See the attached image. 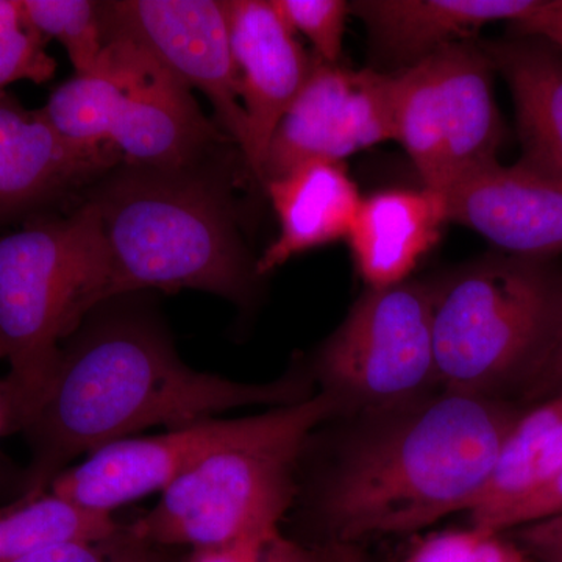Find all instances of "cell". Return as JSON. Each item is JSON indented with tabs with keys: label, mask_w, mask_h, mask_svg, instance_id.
<instances>
[{
	"label": "cell",
	"mask_w": 562,
	"mask_h": 562,
	"mask_svg": "<svg viewBox=\"0 0 562 562\" xmlns=\"http://www.w3.org/2000/svg\"><path fill=\"white\" fill-rule=\"evenodd\" d=\"M313 395L299 372L258 384L188 368L160 325L144 317L95 322L61 347L49 386L20 431L31 450L24 497L47 492L81 454L147 428L176 430L241 406L279 408Z\"/></svg>",
	"instance_id": "1"
},
{
	"label": "cell",
	"mask_w": 562,
	"mask_h": 562,
	"mask_svg": "<svg viewBox=\"0 0 562 562\" xmlns=\"http://www.w3.org/2000/svg\"><path fill=\"white\" fill-rule=\"evenodd\" d=\"M513 424L487 395L449 391L380 422L355 439L322 491L335 541L405 535L468 512Z\"/></svg>",
	"instance_id": "2"
},
{
	"label": "cell",
	"mask_w": 562,
	"mask_h": 562,
	"mask_svg": "<svg viewBox=\"0 0 562 562\" xmlns=\"http://www.w3.org/2000/svg\"><path fill=\"white\" fill-rule=\"evenodd\" d=\"M211 161L149 168L122 161L88 188L102 254L99 306L143 290H195L247 303L260 279L231 190Z\"/></svg>",
	"instance_id": "3"
},
{
	"label": "cell",
	"mask_w": 562,
	"mask_h": 562,
	"mask_svg": "<svg viewBox=\"0 0 562 562\" xmlns=\"http://www.w3.org/2000/svg\"><path fill=\"white\" fill-rule=\"evenodd\" d=\"M102 254L87 202L69 216L41 214L0 235V360L18 408V432L60 360L61 341L99 306Z\"/></svg>",
	"instance_id": "4"
},
{
	"label": "cell",
	"mask_w": 562,
	"mask_h": 562,
	"mask_svg": "<svg viewBox=\"0 0 562 562\" xmlns=\"http://www.w3.org/2000/svg\"><path fill=\"white\" fill-rule=\"evenodd\" d=\"M550 260L491 255L432 283L436 379L446 391L486 395L549 357L562 317Z\"/></svg>",
	"instance_id": "5"
},
{
	"label": "cell",
	"mask_w": 562,
	"mask_h": 562,
	"mask_svg": "<svg viewBox=\"0 0 562 562\" xmlns=\"http://www.w3.org/2000/svg\"><path fill=\"white\" fill-rule=\"evenodd\" d=\"M322 391L292 406L277 430L213 454L160 492L157 505L127 525L149 546L211 549L280 531L297 494L295 471L312 432L341 412Z\"/></svg>",
	"instance_id": "6"
},
{
	"label": "cell",
	"mask_w": 562,
	"mask_h": 562,
	"mask_svg": "<svg viewBox=\"0 0 562 562\" xmlns=\"http://www.w3.org/2000/svg\"><path fill=\"white\" fill-rule=\"evenodd\" d=\"M41 111L63 138L111 147L127 165H201L225 139L190 88L149 52L124 40L106 41L98 76L66 80Z\"/></svg>",
	"instance_id": "7"
},
{
	"label": "cell",
	"mask_w": 562,
	"mask_h": 562,
	"mask_svg": "<svg viewBox=\"0 0 562 562\" xmlns=\"http://www.w3.org/2000/svg\"><path fill=\"white\" fill-rule=\"evenodd\" d=\"M492 72L482 44L471 40L391 74L395 140L412 158L425 190L443 194L498 162L503 124Z\"/></svg>",
	"instance_id": "8"
},
{
	"label": "cell",
	"mask_w": 562,
	"mask_h": 562,
	"mask_svg": "<svg viewBox=\"0 0 562 562\" xmlns=\"http://www.w3.org/2000/svg\"><path fill=\"white\" fill-rule=\"evenodd\" d=\"M324 391L366 408L413 401L436 379L432 283L369 288L351 306L316 362Z\"/></svg>",
	"instance_id": "9"
},
{
	"label": "cell",
	"mask_w": 562,
	"mask_h": 562,
	"mask_svg": "<svg viewBox=\"0 0 562 562\" xmlns=\"http://www.w3.org/2000/svg\"><path fill=\"white\" fill-rule=\"evenodd\" d=\"M294 405L241 419L216 417L157 436L122 439L66 469L47 491L88 512L113 514L120 506L165 491L213 454L277 430Z\"/></svg>",
	"instance_id": "10"
},
{
	"label": "cell",
	"mask_w": 562,
	"mask_h": 562,
	"mask_svg": "<svg viewBox=\"0 0 562 562\" xmlns=\"http://www.w3.org/2000/svg\"><path fill=\"white\" fill-rule=\"evenodd\" d=\"M105 40L149 52L213 106L221 132L246 154L249 125L233 66L227 0H114L102 2Z\"/></svg>",
	"instance_id": "11"
},
{
	"label": "cell",
	"mask_w": 562,
	"mask_h": 562,
	"mask_svg": "<svg viewBox=\"0 0 562 562\" xmlns=\"http://www.w3.org/2000/svg\"><path fill=\"white\" fill-rule=\"evenodd\" d=\"M390 139H395L391 74L314 57L305 87L273 133L260 183L306 162H342Z\"/></svg>",
	"instance_id": "12"
},
{
	"label": "cell",
	"mask_w": 562,
	"mask_h": 562,
	"mask_svg": "<svg viewBox=\"0 0 562 562\" xmlns=\"http://www.w3.org/2000/svg\"><path fill=\"white\" fill-rule=\"evenodd\" d=\"M121 162L111 147L63 138L41 109L0 92V225L50 213Z\"/></svg>",
	"instance_id": "13"
},
{
	"label": "cell",
	"mask_w": 562,
	"mask_h": 562,
	"mask_svg": "<svg viewBox=\"0 0 562 562\" xmlns=\"http://www.w3.org/2000/svg\"><path fill=\"white\" fill-rule=\"evenodd\" d=\"M239 99L249 125L247 168L261 181L273 133L314 66L272 0H227Z\"/></svg>",
	"instance_id": "14"
},
{
	"label": "cell",
	"mask_w": 562,
	"mask_h": 562,
	"mask_svg": "<svg viewBox=\"0 0 562 562\" xmlns=\"http://www.w3.org/2000/svg\"><path fill=\"white\" fill-rule=\"evenodd\" d=\"M447 222L517 257L562 254V184L524 166H487L443 192Z\"/></svg>",
	"instance_id": "15"
},
{
	"label": "cell",
	"mask_w": 562,
	"mask_h": 562,
	"mask_svg": "<svg viewBox=\"0 0 562 562\" xmlns=\"http://www.w3.org/2000/svg\"><path fill=\"white\" fill-rule=\"evenodd\" d=\"M539 0H357L350 13L366 25L376 57L398 70L443 46L471 41L486 25L525 20Z\"/></svg>",
	"instance_id": "16"
},
{
	"label": "cell",
	"mask_w": 562,
	"mask_h": 562,
	"mask_svg": "<svg viewBox=\"0 0 562 562\" xmlns=\"http://www.w3.org/2000/svg\"><path fill=\"white\" fill-rule=\"evenodd\" d=\"M443 224L439 192L390 190L362 199L347 236L358 272L369 288L403 283L439 241Z\"/></svg>",
	"instance_id": "17"
},
{
	"label": "cell",
	"mask_w": 562,
	"mask_h": 562,
	"mask_svg": "<svg viewBox=\"0 0 562 562\" xmlns=\"http://www.w3.org/2000/svg\"><path fill=\"white\" fill-rule=\"evenodd\" d=\"M508 83L522 158L517 165L562 184V54L536 36L482 44Z\"/></svg>",
	"instance_id": "18"
},
{
	"label": "cell",
	"mask_w": 562,
	"mask_h": 562,
	"mask_svg": "<svg viewBox=\"0 0 562 562\" xmlns=\"http://www.w3.org/2000/svg\"><path fill=\"white\" fill-rule=\"evenodd\" d=\"M265 188L280 233L257 261L258 277L295 255L347 238L362 201L342 162H306Z\"/></svg>",
	"instance_id": "19"
},
{
	"label": "cell",
	"mask_w": 562,
	"mask_h": 562,
	"mask_svg": "<svg viewBox=\"0 0 562 562\" xmlns=\"http://www.w3.org/2000/svg\"><path fill=\"white\" fill-rule=\"evenodd\" d=\"M561 469L562 394L514 420L486 483L469 505L473 527H486L552 482Z\"/></svg>",
	"instance_id": "20"
},
{
	"label": "cell",
	"mask_w": 562,
	"mask_h": 562,
	"mask_svg": "<svg viewBox=\"0 0 562 562\" xmlns=\"http://www.w3.org/2000/svg\"><path fill=\"white\" fill-rule=\"evenodd\" d=\"M122 528L113 514L88 512L50 491L21 497L0 509V562H11L50 543L111 538Z\"/></svg>",
	"instance_id": "21"
},
{
	"label": "cell",
	"mask_w": 562,
	"mask_h": 562,
	"mask_svg": "<svg viewBox=\"0 0 562 562\" xmlns=\"http://www.w3.org/2000/svg\"><path fill=\"white\" fill-rule=\"evenodd\" d=\"M29 24L44 40L60 41L76 76H98L105 58L102 2L92 0H21Z\"/></svg>",
	"instance_id": "22"
},
{
	"label": "cell",
	"mask_w": 562,
	"mask_h": 562,
	"mask_svg": "<svg viewBox=\"0 0 562 562\" xmlns=\"http://www.w3.org/2000/svg\"><path fill=\"white\" fill-rule=\"evenodd\" d=\"M46 43L29 24L21 0H0V92L16 81L44 83L55 76Z\"/></svg>",
	"instance_id": "23"
},
{
	"label": "cell",
	"mask_w": 562,
	"mask_h": 562,
	"mask_svg": "<svg viewBox=\"0 0 562 562\" xmlns=\"http://www.w3.org/2000/svg\"><path fill=\"white\" fill-rule=\"evenodd\" d=\"M280 16L294 33H302L314 47V57L338 65L342 54L350 3L344 0H272Z\"/></svg>",
	"instance_id": "24"
},
{
	"label": "cell",
	"mask_w": 562,
	"mask_h": 562,
	"mask_svg": "<svg viewBox=\"0 0 562 562\" xmlns=\"http://www.w3.org/2000/svg\"><path fill=\"white\" fill-rule=\"evenodd\" d=\"M405 562H531L501 532L473 527L438 532L424 539Z\"/></svg>",
	"instance_id": "25"
},
{
	"label": "cell",
	"mask_w": 562,
	"mask_h": 562,
	"mask_svg": "<svg viewBox=\"0 0 562 562\" xmlns=\"http://www.w3.org/2000/svg\"><path fill=\"white\" fill-rule=\"evenodd\" d=\"M151 549L155 547L133 538L124 525L111 538L50 543L11 562H150Z\"/></svg>",
	"instance_id": "26"
},
{
	"label": "cell",
	"mask_w": 562,
	"mask_h": 562,
	"mask_svg": "<svg viewBox=\"0 0 562 562\" xmlns=\"http://www.w3.org/2000/svg\"><path fill=\"white\" fill-rule=\"evenodd\" d=\"M184 562H317V558L316 552H308L276 531L227 546L191 550Z\"/></svg>",
	"instance_id": "27"
},
{
	"label": "cell",
	"mask_w": 562,
	"mask_h": 562,
	"mask_svg": "<svg viewBox=\"0 0 562 562\" xmlns=\"http://www.w3.org/2000/svg\"><path fill=\"white\" fill-rule=\"evenodd\" d=\"M562 516V469L557 476L525 501L498 514L483 530L502 532L519 525L539 524Z\"/></svg>",
	"instance_id": "28"
},
{
	"label": "cell",
	"mask_w": 562,
	"mask_h": 562,
	"mask_svg": "<svg viewBox=\"0 0 562 562\" xmlns=\"http://www.w3.org/2000/svg\"><path fill=\"white\" fill-rule=\"evenodd\" d=\"M516 36H536L553 44L562 54V0H539L531 14L509 25Z\"/></svg>",
	"instance_id": "29"
},
{
	"label": "cell",
	"mask_w": 562,
	"mask_h": 562,
	"mask_svg": "<svg viewBox=\"0 0 562 562\" xmlns=\"http://www.w3.org/2000/svg\"><path fill=\"white\" fill-rule=\"evenodd\" d=\"M525 539L531 543L543 562H562V536L528 528Z\"/></svg>",
	"instance_id": "30"
},
{
	"label": "cell",
	"mask_w": 562,
	"mask_h": 562,
	"mask_svg": "<svg viewBox=\"0 0 562 562\" xmlns=\"http://www.w3.org/2000/svg\"><path fill=\"white\" fill-rule=\"evenodd\" d=\"M18 432V408L7 376L0 379V438Z\"/></svg>",
	"instance_id": "31"
},
{
	"label": "cell",
	"mask_w": 562,
	"mask_h": 562,
	"mask_svg": "<svg viewBox=\"0 0 562 562\" xmlns=\"http://www.w3.org/2000/svg\"><path fill=\"white\" fill-rule=\"evenodd\" d=\"M317 562H366L351 542L331 541L316 552Z\"/></svg>",
	"instance_id": "32"
},
{
	"label": "cell",
	"mask_w": 562,
	"mask_h": 562,
	"mask_svg": "<svg viewBox=\"0 0 562 562\" xmlns=\"http://www.w3.org/2000/svg\"><path fill=\"white\" fill-rule=\"evenodd\" d=\"M549 357H557L558 361H560L562 364V317L560 322V328H558L557 338H554L552 350H550Z\"/></svg>",
	"instance_id": "33"
},
{
	"label": "cell",
	"mask_w": 562,
	"mask_h": 562,
	"mask_svg": "<svg viewBox=\"0 0 562 562\" xmlns=\"http://www.w3.org/2000/svg\"><path fill=\"white\" fill-rule=\"evenodd\" d=\"M550 528L558 535H562V516L554 517V519L550 520Z\"/></svg>",
	"instance_id": "34"
}]
</instances>
